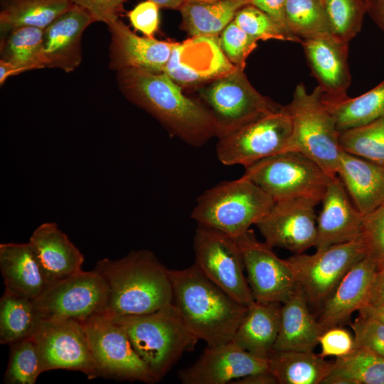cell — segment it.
Listing matches in <instances>:
<instances>
[{
    "label": "cell",
    "instance_id": "obj_3",
    "mask_svg": "<svg viewBox=\"0 0 384 384\" xmlns=\"http://www.w3.org/2000/svg\"><path fill=\"white\" fill-rule=\"evenodd\" d=\"M105 280V315H141L173 303L169 270L149 250L131 251L118 260H99L94 269Z\"/></svg>",
    "mask_w": 384,
    "mask_h": 384
},
{
    "label": "cell",
    "instance_id": "obj_20",
    "mask_svg": "<svg viewBox=\"0 0 384 384\" xmlns=\"http://www.w3.org/2000/svg\"><path fill=\"white\" fill-rule=\"evenodd\" d=\"M321 203V210L316 220V250L361 236L363 215L351 202L337 176L331 181Z\"/></svg>",
    "mask_w": 384,
    "mask_h": 384
},
{
    "label": "cell",
    "instance_id": "obj_43",
    "mask_svg": "<svg viewBox=\"0 0 384 384\" xmlns=\"http://www.w3.org/2000/svg\"><path fill=\"white\" fill-rule=\"evenodd\" d=\"M350 326L355 347L367 348L384 358V323L359 313Z\"/></svg>",
    "mask_w": 384,
    "mask_h": 384
},
{
    "label": "cell",
    "instance_id": "obj_21",
    "mask_svg": "<svg viewBox=\"0 0 384 384\" xmlns=\"http://www.w3.org/2000/svg\"><path fill=\"white\" fill-rule=\"evenodd\" d=\"M95 21L87 10L73 4L48 26L43 30L46 67L74 70L82 60V34Z\"/></svg>",
    "mask_w": 384,
    "mask_h": 384
},
{
    "label": "cell",
    "instance_id": "obj_41",
    "mask_svg": "<svg viewBox=\"0 0 384 384\" xmlns=\"http://www.w3.org/2000/svg\"><path fill=\"white\" fill-rule=\"evenodd\" d=\"M361 237L366 256L376 265L378 270L384 267V203L363 216Z\"/></svg>",
    "mask_w": 384,
    "mask_h": 384
},
{
    "label": "cell",
    "instance_id": "obj_12",
    "mask_svg": "<svg viewBox=\"0 0 384 384\" xmlns=\"http://www.w3.org/2000/svg\"><path fill=\"white\" fill-rule=\"evenodd\" d=\"M366 256L362 237L286 259L308 302L322 306L338 283L358 261Z\"/></svg>",
    "mask_w": 384,
    "mask_h": 384
},
{
    "label": "cell",
    "instance_id": "obj_48",
    "mask_svg": "<svg viewBox=\"0 0 384 384\" xmlns=\"http://www.w3.org/2000/svg\"><path fill=\"white\" fill-rule=\"evenodd\" d=\"M383 304L384 267L377 271L366 305L378 306Z\"/></svg>",
    "mask_w": 384,
    "mask_h": 384
},
{
    "label": "cell",
    "instance_id": "obj_23",
    "mask_svg": "<svg viewBox=\"0 0 384 384\" xmlns=\"http://www.w3.org/2000/svg\"><path fill=\"white\" fill-rule=\"evenodd\" d=\"M29 242L48 285L82 270L83 255L55 223L37 227Z\"/></svg>",
    "mask_w": 384,
    "mask_h": 384
},
{
    "label": "cell",
    "instance_id": "obj_40",
    "mask_svg": "<svg viewBox=\"0 0 384 384\" xmlns=\"http://www.w3.org/2000/svg\"><path fill=\"white\" fill-rule=\"evenodd\" d=\"M233 21L242 31L257 40L291 41L290 38L267 14L251 4L241 8Z\"/></svg>",
    "mask_w": 384,
    "mask_h": 384
},
{
    "label": "cell",
    "instance_id": "obj_25",
    "mask_svg": "<svg viewBox=\"0 0 384 384\" xmlns=\"http://www.w3.org/2000/svg\"><path fill=\"white\" fill-rule=\"evenodd\" d=\"M337 176L364 215L384 203V166L342 151Z\"/></svg>",
    "mask_w": 384,
    "mask_h": 384
},
{
    "label": "cell",
    "instance_id": "obj_37",
    "mask_svg": "<svg viewBox=\"0 0 384 384\" xmlns=\"http://www.w3.org/2000/svg\"><path fill=\"white\" fill-rule=\"evenodd\" d=\"M339 144L342 151L384 166V116L341 132Z\"/></svg>",
    "mask_w": 384,
    "mask_h": 384
},
{
    "label": "cell",
    "instance_id": "obj_53",
    "mask_svg": "<svg viewBox=\"0 0 384 384\" xmlns=\"http://www.w3.org/2000/svg\"><path fill=\"white\" fill-rule=\"evenodd\" d=\"M155 3L159 8L179 9L185 0H149Z\"/></svg>",
    "mask_w": 384,
    "mask_h": 384
},
{
    "label": "cell",
    "instance_id": "obj_14",
    "mask_svg": "<svg viewBox=\"0 0 384 384\" xmlns=\"http://www.w3.org/2000/svg\"><path fill=\"white\" fill-rule=\"evenodd\" d=\"M40 356L43 372L65 369L97 377L82 323L71 319H40L31 335Z\"/></svg>",
    "mask_w": 384,
    "mask_h": 384
},
{
    "label": "cell",
    "instance_id": "obj_34",
    "mask_svg": "<svg viewBox=\"0 0 384 384\" xmlns=\"http://www.w3.org/2000/svg\"><path fill=\"white\" fill-rule=\"evenodd\" d=\"M43 30L27 26L2 35L0 60L18 65L26 71L46 67Z\"/></svg>",
    "mask_w": 384,
    "mask_h": 384
},
{
    "label": "cell",
    "instance_id": "obj_51",
    "mask_svg": "<svg viewBox=\"0 0 384 384\" xmlns=\"http://www.w3.org/2000/svg\"><path fill=\"white\" fill-rule=\"evenodd\" d=\"M26 71L25 69L8 62L0 60V84L3 85L10 76Z\"/></svg>",
    "mask_w": 384,
    "mask_h": 384
},
{
    "label": "cell",
    "instance_id": "obj_8",
    "mask_svg": "<svg viewBox=\"0 0 384 384\" xmlns=\"http://www.w3.org/2000/svg\"><path fill=\"white\" fill-rule=\"evenodd\" d=\"M210 82L200 95L215 122L218 138L282 107L259 93L242 68L236 67Z\"/></svg>",
    "mask_w": 384,
    "mask_h": 384
},
{
    "label": "cell",
    "instance_id": "obj_18",
    "mask_svg": "<svg viewBox=\"0 0 384 384\" xmlns=\"http://www.w3.org/2000/svg\"><path fill=\"white\" fill-rule=\"evenodd\" d=\"M269 369L268 359L250 353L232 341L207 346L198 359L178 375L183 384H225Z\"/></svg>",
    "mask_w": 384,
    "mask_h": 384
},
{
    "label": "cell",
    "instance_id": "obj_44",
    "mask_svg": "<svg viewBox=\"0 0 384 384\" xmlns=\"http://www.w3.org/2000/svg\"><path fill=\"white\" fill-rule=\"evenodd\" d=\"M319 356L341 357L350 353L354 348V336L349 331L339 326L331 327L321 334Z\"/></svg>",
    "mask_w": 384,
    "mask_h": 384
},
{
    "label": "cell",
    "instance_id": "obj_5",
    "mask_svg": "<svg viewBox=\"0 0 384 384\" xmlns=\"http://www.w3.org/2000/svg\"><path fill=\"white\" fill-rule=\"evenodd\" d=\"M274 203L260 186L241 176L223 181L204 191L198 197L191 218L197 224L237 238L262 219Z\"/></svg>",
    "mask_w": 384,
    "mask_h": 384
},
{
    "label": "cell",
    "instance_id": "obj_6",
    "mask_svg": "<svg viewBox=\"0 0 384 384\" xmlns=\"http://www.w3.org/2000/svg\"><path fill=\"white\" fill-rule=\"evenodd\" d=\"M318 85L311 92L299 83L285 106L292 121L287 151L300 152L316 162L329 176H337L342 150L336 122L321 100Z\"/></svg>",
    "mask_w": 384,
    "mask_h": 384
},
{
    "label": "cell",
    "instance_id": "obj_29",
    "mask_svg": "<svg viewBox=\"0 0 384 384\" xmlns=\"http://www.w3.org/2000/svg\"><path fill=\"white\" fill-rule=\"evenodd\" d=\"M248 0H201L179 8L185 30L192 36H218Z\"/></svg>",
    "mask_w": 384,
    "mask_h": 384
},
{
    "label": "cell",
    "instance_id": "obj_36",
    "mask_svg": "<svg viewBox=\"0 0 384 384\" xmlns=\"http://www.w3.org/2000/svg\"><path fill=\"white\" fill-rule=\"evenodd\" d=\"M288 28L300 39L332 36L321 0H286Z\"/></svg>",
    "mask_w": 384,
    "mask_h": 384
},
{
    "label": "cell",
    "instance_id": "obj_35",
    "mask_svg": "<svg viewBox=\"0 0 384 384\" xmlns=\"http://www.w3.org/2000/svg\"><path fill=\"white\" fill-rule=\"evenodd\" d=\"M39 318L33 300L4 291L0 299V343L11 346L31 336Z\"/></svg>",
    "mask_w": 384,
    "mask_h": 384
},
{
    "label": "cell",
    "instance_id": "obj_31",
    "mask_svg": "<svg viewBox=\"0 0 384 384\" xmlns=\"http://www.w3.org/2000/svg\"><path fill=\"white\" fill-rule=\"evenodd\" d=\"M321 100L340 132L363 126L384 116V80L356 97H329L322 93Z\"/></svg>",
    "mask_w": 384,
    "mask_h": 384
},
{
    "label": "cell",
    "instance_id": "obj_50",
    "mask_svg": "<svg viewBox=\"0 0 384 384\" xmlns=\"http://www.w3.org/2000/svg\"><path fill=\"white\" fill-rule=\"evenodd\" d=\"M365 1L367 14L384 32V0H365Z\"/></svg>",
    "mask_w": 384,
    "mask_h": 384
},
{
    "label": "cell",
    "instance_id": "obj_39",
    "mask_svg": "<svg viewBox=\"0 0 384 384\" xmlns=\"http://www.w3.org/2000/svg\"><path fill=\"white\" fill-rule=\"evenodd\" d=\"M3 381L6 384H34L43 373L36 345L31 336L11 344Z\"/></svg>",
    "mask_w": 384,
    "mask_h": 384
},
{
    "label": "cell",
    "instance_id": "obj_22",
    "mask_svg": "<svg viewBox=\"0 0 384 384\" xmlns=\"http://www.w3.org/2000/svg\"><path fill=\"white\" fill-rule=\"evenodd\" d=\"M378 267L368 256L355 263L322 305L318 320L323 330L339 326L366 304Z\"/></svg>",
    "mask_w": 384,
    "mask_h": 384
},
{
    "label": "cell",
    "instance_id": "obj_52",
    "mask_svg": "<svg viewBox=\"0 0 384 384\" xmlns=\"http://www.w3.org/2000/svg\"><path fill=\"white\" fill-rule=\"evenodd\" d=\"M358 313L373 317L384 323V304L378 306L366 305L360 309Z\"/></svg>",
    "mask_w": 384,
    "mask_h": 384
},
{
    "label": "cell",
    "instance_id": "obj_42",
    "mask_svg": "<svg viewBox=\"0 0 384 384\" xmlns=\"http://www.w3.org/2000/svg\"><path fill=\"white\" fill-rule=\"evenodd\" d=\"M257 39L242 31L233 20L219 38L220 48L235 66L244 69L248 55L257 47Z\"/></svg>",
    "mask_w": 384,
    "mask_h": 384
},
{
    "label": "cell",
    "instance_id": "obj_10",
    "mask_svg": "<svg viewBox=\"0 0 384 384\" xmlns=\"http://www.w3.org/2000/svg\"><path fill=\"white\" fill-rule=\"evenodd\" d=\"M292 131L285 106L218 138L216 154L224 165L247 167L262 159L287 151Z\"/></svg>",
    "mask_w": 384,
    "mask_h": 384
},
{
    "label": "cell",
    "instance_id": "obj_45",
    "mask_svg": "<svg viewBox=\"0 0 384 384\" xmlns=\"http://www.w3.org/2000/svg\"><path fill=\"white\" fill-rule=\"evenodd\" d=\"M159 8L149 0L139 3L128 14L132 25L145 36L151 37L159 26Z\"/></svg>",
    "mask_w": 384,
    "mask_h": 384
},
{
    "label": "cell",
    "instance_id": "obj_15",
    "mask_svg": "<svg viewBox=\"0 0 384 384\" xmlns=\"http://www.w3.org/2000/svg\"><path fill=\"white\" fill-rule=\"evenodd\" d=\"M247 281L254 299L283 304L294 293L297 282L286 259L279 258L250 229L236 238Z\"/></svg>",
    "mask_w": 384,
    "mask_h": 384
},
{
    "label": "cell",
    "instance_id": "obj_19",
    "mask_svg": "<svg viewBox=\"0 0 384 384\" xmlns=\"http://www.w3.org/2000/svg\"><path fill=\"white\" fill-rule=\"evenodd\" d=\"M110 33V68L163 73L177 43L140 37L118 18L107 24Z\"/></svg>",
    "mask_w": 384,
    "mask_h": 384
},
{
    "label": "cell",
    "instance_id": "obj_27",
    "mask_svg": "<svg viewBox=\"0 0 384 384\" xmlns=\"http://www.w3.org/2000/svg\"><path fill=\"white\" fill-rule=\"evenodd\" d=\"M0 270L6 291L31 300L48 285L29 242L0 244Z\"/></svg>",
    "mask_w": 384,
    "mask_h": 384
},
{
    "label": "cell",
    "instance_id": "obj_24",
    "mask_svg": "<svg viewBox=\"0 0 384 384\" xmlns=\"http://www.w3.org/2000/svg\"><path fill=\"white\" fill-rule=\"evenodd\" d=\"M301 44L323 95L329 97L346 96L351 82L348 64V43L332 36L302 39Z\"/></svg>",
    "mask_w": 384,
    "mask_h": 384
},
{
    "label": "cell",
    "instance_id": "obj_49",
    "mask_svg": "<svg viewBox=\"0 0 384 384\" xmlns=\"http://www.w3.org/2000/svg\"><path fill=\"white\" fill-rule=\"evenodd\" d=\"M232 384H277V378L269 370L253 373L245 377L235 380Z\"/></svg>",
    "mask_w": 384,
    "mask_h": 384
},
{
    "label": "cell",
    "instance_id": "obj_32",
    "mask_svg": "<svg viewBox=\"0 0 384 384\" xmlns=\"http://www.w3.org/2000/svg\"><path fill=\"white\" fill-rule=\"evenodd\" d=\"M73 4L70 0H1V36L21 27L45 29Z\"/></svg>",
    "mask_w": 384,
    "mask_h": 384
},
{
    "label": "cell",
    "instance_id": "obj_1",
    "mask_svg": "<svg viewBox=\"0 0 384 384\" xmlns=\"http://www.w3.org/2000/svg\"><path fill=\"white\" fill-rule=\"evenodd\" d=\"M117 82L128 100L188 144L200 147L218 137L215 122L207 107L185 95L180 85L164 73L123 69L117 71Z\"/></svg>",
    "mask_w": 384,
    "mask_h": 384
},
{
    "label": "cell",
    "instance_id": "obj_33",
    "mask_svg": "<svg viewBox=\"0 0 384 384\" xmlns=\"http://www.w3.org/2000/svg\"><path fill=\"white\" fill-rule=\"evenodd\" d=\"M323 384H384V358L367 348L355 347L336 358Z\"/></svg>",
    "mask_w": 384,
    "mask_h": 384
},
{
    "label": "cell",
    "instance_id": "obj_4",
    "mask_svg": "<svg viewBox=\"0 0 384 384\" xmlns=\"http://www.w3.org/2000/svg\"><path fill=\"white\" fill-rule=\"evenodd\" d=\"M110 317L124 328L156 383L199 340L185 326L173 303L145 314Z\"/></svg>",
    "mask_w": 384,
    "mask_h": 384
},
{
    "label": "cell",
    "instance_id": "obj_46",
    "mask_svg": "<svg viewBox=\"0 0 384 384\" xmlns=\"http://www.w3.org/2000/svg\"><path fill=\"white\" fill-rule=\"evenodd\" d=\"M73 4L87 10L95 21L107 25L118 18L117 13L126 0H70Z\"/></svg>",
    "mask_w": 384,
    "mask_h": 384
},
{
    "label": "cell",
    "instance_id": "obj_16",
    "mask_svg": "<svg viewBox=\"0 0 384 384\" xmlns=\"http://www.w3.org/2000/svg\"><path fill=\"white\" fill-rule=\"evenodd\" d=\"M319 203L309 198L275 201L255 225L270 247L302 253L316 242Z\"/></svg>",
    "mask_w": 384,
    "mask_h": 384
},
{
    "label": "cell",
    "instance_id": "obj_11",
    "mask_svg": "<svg viewBox=\"0 0 384 384\" xmlns=\"http://www.w3.org/2000/svg\"><path fill=\"white\" fill-rule=\"evenodd\" d=\"M97 377L154 383L149 368L134 351L124 328L102 314L82 323Z\"/></svg>",
    "mask_w": 384,
    "mask_h": 384
},
{
    "label": "cell",
    "instance_id": "obj_7",
    "mask_svg": "<svg viewBox=\"0 0 384 384\" xmlns=\"http://www.w3.org/2000/svg\"><path fill=\"white\" fill-rule=\"evenodd\" d=\"M245 169L242 176L260 186L274 202L309 198L321 203L334 178L310 158L294 151L268 156Z\"/></svg>",
    "mask_w": 384,
    "mask_h": 384
},
{
    "label": "cell",
    "instance_id": "obj_28",
    "mask_svg": "<svg viewBox=\"0 0 384 384\" xmlns=\"http://www.w3.org/2000/svg\"><path fill=\"white\" fill-rule=\"evenodd\" d=\"M281 304L255 300L247 306L233 341L250 353L268 359L279 331Z\"/></svg>",
    "mask_w": 384,
    "mask_h": 384
},
{
    "label": "cell",
    "instance_id": "obj_54",
    "mask_svg": "<svg viewBox=\"0 0 384 384\" xmlns=\"http://www.w3.org/2000/svg\"><path fill=\"white\" fill-rule=\"evenodd\" d=\"M196 1H201V0H185L184 2Z\"/></svg>",
    "mask_w": 384,
    "mask_h": 384
},
{
    "label": "cell",
    "instance_id": "obj_13",
    "mask_svg": "<svg viewBox=\"0 0 384 384\" xmlns=\"http://www.w3.org/2000/svg\"><path fill=\"white\" fill-rule=\"evenodd\" d=\"M193 250L195 263L215 284L240 303L254 301L244 275V265L236 238L215 228L197 224Z\"/></svg>",
    "mask_w": 384,
    "mask_h": 384
},
{
    "label": "cell",
    "instance_id": "obj_47",
    "mask_svg": "<svg viewBox=\"0 0 384 384\" xmlns=\"http://www.w3.org/2000/svg\"><path fill=\"white\" fill-rule=\"evenodd\" d=\"M250 4L267 14L290 38L291 41L301 43L302 39L294 36L289 30L286 15V0H248Z\"/></svg>",
    "mask_w": 384,
    "mask_h": 384
},
{
    "label": "cell",
    "instance_id": "obj_26",
    "mask_svg": "<svg viewBox=\"0 0 384 384\" xmlns=\"http://www.w3.org/2000/svg\"><path fill=\"white\" fill-rule=\"evenodd\" d=\"M299 284L282 305L280 328L273 351H311L324 330L311 314Z\"/></svg>",
    "mask_w": 384,
    "mask_h": 384
},
{
    "label": "cell",
    "instance_id": "obj_2",
    "mask_svg": "<svg viewBox=\"0 0 384 384\" xmlns=\"http://www.w3.org/2000/svg\"><path fill=\"white\" fill-rule=\"evenodd\" d=\"M169 272L173 304L188 329L209 346L232 341L247 306L211 281L195 262Z\"/></svg>",
    "mask_w": 384,
    "mask_h": 384
},
{
    "label": "cell",
    "instance_id": "obj_38",
    "mask_svg": "<svg viewBox=\"0 0 384 384\" xmlns=\"http://www.w3.org/2000/svg\"><path fill=\"white\" fill-rule=\"evenodd\" d=\"M332 36L348 43L361 30L365 0H321Z\"/></svg>",
    "mask_w": 384,
    "mask_h": 384
},
{
    "label": "cell",
    "instance_id": "obj_9",
    "mask_svg": "<svg viewBox=\"0 0 384 384\" xmlns=\"http://www.w3.org/2000/svg\"><path fill=\"white\" fill-rule=\"evenodd\" d=\"M33 302L39 319L82 323L106 313L108 287L95 270H82L48 285Z\"/></svg>",
    "mask_w": 384,
    "mask_h": 384
},
{
    "label": "cell",
    "instance_id": "obj_17",
    "mask_svg": "<svg viewBox=\"0 0 384 384\" xmlns=\"http://www.w3.org/2000/svg\"><path fill=\"white\" fill-rule=\"evenodd\" d=\"M235 68L223 53L218 36H198L176 43L163 73L187 86L213 81Z\"/></svg>",
    "mask_w": 384,
    "mask_h": 384
},
{
    "label": "cell",
    "instance_id": "obj_30",
    "mask_svg": "<svg viewBox=\"0 0 384 384\" xmlns=\"http://www.w3.org/2000/svg\"><path fill=\"white\" fill-rule=\"evenodd\" d=\"M268 363L279 384H323L333 366L313 351H272Z\"/></svg>",
    "mask_w": 384,
    "mask_h": 384
}]
</instances>
